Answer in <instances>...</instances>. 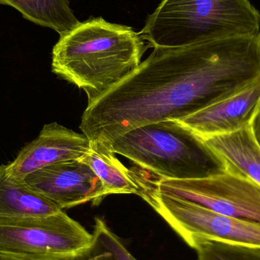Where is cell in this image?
Masks as SVG:
<instances>
[{"label":"cell","mask_w":260,"mask_h":260,"mask_svg":"<svg viewBox=\"0 0 260 260\" xmlns=\"http://www.w3.org/2000/svg\"><path fill=\"white\" fill-rule=\"evenodd\" d=\"M260 79V30L178 47H154L132 74L87 106L80 129L108 147L151 123L178 120Z\"/></svg>","instance_id":"cell-1"},{"label":"cell","mask_w":260,"mask_h":260,"mask_svg":"<svg viewBox=\"0 0 260 260\" xmlns=\"http://www.w3.org/2000/svg\"><path fill=\"white\" fill-rule=\"evenodd\" d=\"M146 49L132 27L91 18L61 35L53 49L52 71L83 90L89 105L132 74Z\"/></svg>","instance_id":"cell-2"},{"label":"cell","mask_w":260,"mask_h":260,"mask_svg":"<svg viewBox=\"0 0 260 260\" xmlns=\"http://www.w3.org/2000/svg\"><path fill=\"white\" fill-rule=\"evenodd\" d=\"M259 30L249 0H163L140 34L151 47H178Z\"/></svg>","instance_id":"cell-3"},{"label":"cell","mask_w":260,"mask_h":260,"mask_svg":"<svg viewBox=\"0 0 260 260\" xmlns=\"http://www.w3.org/2000/svg\"><path fill=\"white\" fill-rule=\"evenodd\" d=\"M107 148L160 178L192 180L227 171L219 156L176 120L151 123L116 138Z\"/></svg>","instance_id":"cell-4"},{"label":"cell","mask_w":260,"mask_h":260,"mask_svg":"<svg viewBox=\"0 0 260 260\" xmlns=\"http://www.w3.org/2000/svg\"><path fill=\"white\" fill-rule=\"evenodd\" d=\"M140 179L139 197L194 250L206 241L260 249V223L217 213L160 192L147 176L141 174Z\"/></svg>","instance_id":"cell-5"},{"label":"cell","mask_w":260,"mask_h":260,"mask_svg":"<svg viewBox=\"0 0 260 260\" xmlns=\"http://www.w3.org/2000/svg\"><path fill=\"white\" fill-rule=\"evenodd\" d=\"M92 241V234L63 210L39 218L0 219V252L79 260Z\"/></svg>","instance_id":"cell-6"},{"label":"cell","mask_w":260,"mask_h":260,"mask_svg":"<svg viewBox=\"0 0 260 260\" xmlns=\"http://www.w3.org/2000/svg\"><path fill=\"white\" fill-rule=\"evenodd\" d=\"M153 180L164 193L221 215L260 223V186L239 174L226 171L206 178Z\"/></svg>","instance_id":"cell-7"},{"label":"cell","mask_w":260,"mask_h":260,"mask_svg":"<svg viewBox=\"0 0 260 260\" xmlns=\"http://www.w3.org/2000/svg\"><path fill=\"white\" fill-rule=\"evenodd\" d=\"M24 180L62 210L88 202L97 206L108 197L100 179L82 159L44 167L30 173Z\"/></svg>","instance_id":"cell-8"},{"label":"cell","mask_w":260,"mask_h":260,"mask_svg":"<svg viewBox=\"0 0 260 260\" xmlns=\"http://www.w3.org/2000/svg\"><path fill=\"white\" fill-rule=\"evenodd\" d=\"M90 141L57 123L45 124L35 140L26 144L16 157L6 165L8 175L24 180L34 171L69 160L83 159L89 151Z\"/></svg>","instance_id":"cell-9"},{"label":"cell","mask_w":260,"mask_h":260,"mask_svg":"<svg viewBox=\"0 0 260 260\" xmlns=\"http://www.w3.org/2000/svg\"><path fill=\"white\" fill-rule=\"evenodd\" d=\"M260 108V79L241 91L176 120L205 139L250 127Z\"/></svg>","instance_id":"cell-10"},{"label":"cell","mask_w":260,"mask_h":260,"mask_svg":"<svg viewBox=\"0 0 260 260\" xmlns=\"http://www.w3.org/2000/svg\"><path fill=\"white\" fill-rule=\"evenodd\" d=\"M203 140L223 160L227 171L247 177L260 186V148L251 128Z\"/></svg>","instance_id":"cell-11"},{"label":"cell","mask_w":260,"mask_h":260,"mask_svg":"<svg viewBox=\"0 0 260 260\" xmlns=\"http://www.w3.org/2000/svg\"><path fill=\"white\" fill-rule=\"evenodd\" d=\"M54 203L35 192L24 180L8 175L0 165V219L39 218L60 212Z\"/></svg>","instance_id":"cell-12"},{"label":"cell","mask_w":260,"mask_h":260,"mask_svg":"<svg viewBox=\"0 0 260 260\" xmlns=\"http://www.w3.org/2000/svg\"><path fill=\"white\" fill-rule=\"evenodd\" d=\"M82 160L100 179L107 195L140 194L142 186L136 171L127 169L115 153L100 142H90L89 151Z\"/></svg>","instance_id":"cell-13"},{"label":"cell","mask_w":260,"mask_h":260,"mask_svg":"<svg viewBox=\"0 0 260 260\" xmlns=\"http://www.w3.org/2000/svg\"><path fill=\"white\" fill-rule=\"evenodd\" d=\"M0 4L15 8L26 19L53 29L60 36L80 23L69 0H0Z\"/></svg>","instance_id":"cell-14"},{"label":"cell","mask_w":260,"mask_h":260,"mask_svg":"<svg viewBox=\"0 0 260 260\" xmlns=\"http://www.w3.org/2000/svg\"><path fill=\"white\" fill-rule=\"evenodd\" d=\"M92 235L91 248L79 260H137L102 218H95Z\"/></svg>","instance_id":"cell-15"},{"label":"cell","mask_w":260,"mask_h":260,"mask_svg":"<svg viewBox=\"0 0 260 260\" xmlns=\"http://www.w3.org/2000/svg\"><path fill=\"white\" fill-rule=\"evenodd\" d=\"M195 250L197 260H260V249L215 241L202 243Z\"/></svg>","instance_id":"cell-16"},{"label":"cell","mask_w":260,"mask_h":260,"mask_svg":"<svg viewBox=\"0 0 260 260\" xmlns=\"http://www.w3.org/2000/svg\"><path fill=\"white\" fill-rule=\"evenodd\" d=\"M0 260H67L50 256H36V255L20 254V253L0 252Z\"/></svg>","instance_id":"cell-17"},{"label":"cell","mask_w":260,"mask_h":260,"mask_svg":"<svg viewBox=\"0 0 260 260\" xmlns=\"http://www.w3.org/2000/svg\"><path fill=\"white\" fill-rule=\"evenodd\" d=\"M250 128H251L253 137H254L256 143L260 148V108L257 114H256V117H254L253 122H252Z\"/></svg>","instance_id":"cell-18"}]
</instances>
